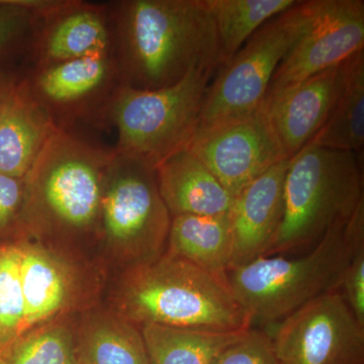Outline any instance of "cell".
I'll list each match as a JSON object with an SVG mask.
<instances>
[{
    "mask_svg": "<svg viewBox=\"0 0 364 364\" xmlns=\"http://www.w3.org/2000/svg\"><path fill=\"white\" fill-rule=\"evenodd\" d=\"M112 20L122 85L160 90L223 64L217 28L200 0H124Z\"/></svg>",
    "mask_w": 364,
    "mask_h": 364,
    "instance_id": "obj_1",
    "label": "cell"
},
{
    "mask_svg": "<svg viewBox=\"0 0 364 364\" xmlns=\"http://www.w3.org/2000/svg\"><path fill=\"white\" fill-rule=\"evenodd\" d=\"M361 242L364 200L346 224L332 228L304 255L260 256L228 270L225 279L252 325L267 327L321 294L339 291L345 268Z\"/></svg>",
    "mask_w": 364,
    "mask_h": 364,
    "instance_id": "obj_2",
    "label": "cell"
},
{
    "mask_svg": "<svg viewBox=\"0 0 364 364\" xmlns=\"http://www.w3.org/2000/svg\"><path fill=\"white\" fill-rule=\"evenodd\" d=\"M119 309V316L135 325L225 333L252 328L226 279L165 252L129 270Z\"/></svg>",
    "mask_w": 364,
    "mask_h": 364,
    "instance_id": "obj_3",
    "label": "cell"
},
{
    "mask_svg": "<svg viewBox=\"0 0 364 364\" xmlns=\"http://www.w3.org/2000/svg\"><path fill=\"white\" fill-rule=\"evenodd\" d=\"M363 186L356 153L306 144L289 159L282 224L264 256L310 250L349 221L364 200Z\"/></svg>",
    "mask_w": 364,
    "mask_h": 364,
    "instance_id": "obj_4",
    "label": "cell"
},
{
    "mask_svg": "<svg viewBox=\"0 0 364 364\" xmlns=\"http://www.w3.org/2000/svg\"><path fill=\"white\" fill-rule=\"evenodd\" d=\"M114 150H105L60 129L23 177L18 225L87 231L100 223L105 181Z\"/></svg>",
    "mask_w": 364,
    "mask_h": 364,
    "instance_id": "obj_5",
    "label": "cell"
},
{
    "mask_svg": "<svg viewBox=\"0 0 364 364\" xmlns=\"http://www.w3.org/2000/svg\"><path fill=\"white\" fill-rule=\"evenodd\" d=\"M214 73L189 72L176 85L155 90L119 85L107 105L116 124V150L156 167L188 149L200 124L205 90Z\"/></svg>",
    "mask_w": 364,
    "mask_h": 364,
    "instance_id": "obj_6",
    "label": "cell"
},
{
    "mask_svg": "<svg viewBox=\"0 0 364 364\" xmlns=\"http://www.w3.org/2000/svg\"><path fill=\"white\" fill-rule=\"evenodd\" d=\"M306 14V1H298L270 18L215 70L205 90L198 131L259 109L277 67L305 25Z\"/></svg>",
    "mask_w": 364,
    "mask_h": 364,
    "instance_id": "obj_7",
    "label": "cell"
},
{
    "mask_svg": "<svg viewBox=\"0 0 364 364\" xmlns=\"http://www.w3.org/2000/svg\"><path fill=\"white\" fill-rule=\"evenodd\" d=\"M100 224L109 242L135 261L133 267L164 254L171 217L160 196L154 167L114 149Z\"/></svg>",
    "mask_w": 364,
    "mask_h": 364,
    "instance_id": "obj_8",
    "label": "cell"
},
{
    "mask_svg": "<svg viewBox=\"0 0 364 364\" xmlns=\"http://www.w3.org/2000/svg\"><path fill=\"white\" fill-rule=\"evenodd\" d=\"M267 328L282 364H364V327L340 291L321 294Z\"/></svg>",
    "mask_w": 364,
    "mask_h": 364,
    "instance_id": "obj_9",
    "label": "cell"
},
{
    "mask_svg": "<svg viewBox=\"0 0 364 364\" xmlns=\"http://www.w3.org/2000/svg\"><path fill=\"white\" fill-rule=\"evenodd\" d=\"M306 21L273 75L269 90L341 65L364 50L363 0H309Z\"/></svg>",
    "mask_w": 364,
    "mask_h": 364,
    "instance_id": "obj_10",
    "label": "cell"
},
{
    "mask_svg": "<svg viewBox=\"0 0 364 364\" xmlns=\"http://www.w3.org/2000/svg\"><path fill=\"white\" fill-rule=\"evenodd\" d=\"M188 149L234 198L273 165L287 159L262 105L247 117L196 132Z\"/></svg>",
    "mask_w": 364,
    "mask_h": 364,
    "instance_id": "obj_11",
    "label": "cell"
},
{
    "mask_svg": "<svg viewBox=\"0 0 364 364\" xmlns=\"http://www.w3.org/2000/svg\"><path fill=\"white\" fill-rule=\"evenodd\" d=\"M344 63L284 88L268 91L262 105L287 159L324 126L344 85Z\"/></svg>",
    "mask_w": 364,
    "mask_h": 364,
    "instance_id": "obj_12",
    "label": "cell"
},
{
    "mask_svg": "<svg viewBox=\"0 0 364 364\" xmlns=\"http://www.w3.org/2000/svg\"><path fill=\"white\" fill-rule=\"evenodd\" d=\"M289 161L284 159L273 165L235 196L229 213L233 235L230 269L264 256L272 247L284 215Z\"/></svg>",
    "mask_w": 364,
    "mask_h": 364,
    "instance_id": "obj_13",
    "label": "cell"
},
{
    "mask_svg": "<svg viewBox=\"0 0 364 364\" xmlns=\"http://www.w3.org/2000/svg\"><path fill=\"white\" fill-rule=\"evenodd\" d=\"M116 79L119 81L112 50L38 66L33 77L26 83L33 97L55 121L59 114H75L85 111L91 102L111 90Z\"/></svg>",
    "mask_w": 364,
    "mask_h": 364,
    "instance_id": "obj_14",
    "label": "cell"
},
{
    "mask_svg": "<svg viewBox=\"0 0 364 364\" xmlns=\"http://www.w3.org/2000/svg\"><path fill=\"white\" fill-rule=\"evenodd\" d=\"M38 66L112 51V31L105 6L55 1L39 23Z\"/></svg>",
    "mask_w": 364,
    "mask_h": 364,
    "instance_id": "obj_15",
    "label": "cell"
},
{
    "mask_svg": "<svg viewBox=\"0 0 364 364\" xmlns=\"http://www.w3.org/2000/svg\"><path fill=\"white\" fill-rule=\"evenodd\" d=\"M59 130L26 81L4 83L0 104V172L23 178Z\"/></svg>",
    "mask_w": 364,
    "mask_h": 364,
    "instance_id": "obj_16",
    "label": "cell"
},
{
    "mask_svg": "<svg viewBox=\"0 0 364 364\" xmlns=\"http://www.w3.org/2000/svg\"><path fill=\"white\" fill-rule=\"evenodd\" d=\"M158 189L170 217L229 215L234 196L191 150L155 167Z\"/></svg>",
    "mask_w": 364,
    "mask_h": 364,
    "instance_id": "obj_17",
    "label": "cell"
},
{
    "mask_svg": "<svg viewBox=\"0 0 364 364\" xmlns=\"http://www.w3.org/2000/svg\"><path fill=\"white\" fill-rule=\"evenodd\" d=\"M166 245L165 253L225 279L233 255L229 215L172 218Z\"/></svg>",
    "mask_w": 364,
    "mask_h": 364,
    "instance_id": "obj_18",
    "label": "cell"
},
{
    "mask_svg": "<svg viewBox=\"0 0 364 364\" xmlns=\"http://www.w3.org/2000/svg\"><path fill=\"white\" fill-rule=\"evenodd\" d=\"M18 245L26 328L28 330L50 322L65 308L70 299L71 279L67 268L49 251L26 242Z\"/></svg>",
    "mask_w": 364,
    "mask_h": 364,
    "instance_id": "obj_19",
    "label": "cell"
},
{
    "mask_svg": "<svg viewBox=\"0 0 364 364\" xmlns=\"http://www.w3.org/2000/svg\"><path fill=\"white\" fill-rule=\"evenodd\" d=\"M240 332H210L156 324L141 326L150 364H214Z\"/></svg>",
    "mask_w": 364,
    "mask_h": 364,
    "instance_id": "obj_20",
    "label": "cell"
},
{
    "mask_svg": "<svg viewBox=\"0 0 364 364\" xmlns=\"http://www.w3.org/2000/svg\"><path fill=\"white\" fill-rule=\"evenodd\" d=\"M344 69V85L336 105L310 143L356 153L364 144V50L347 59Z\"/></svg>",
    "mask_w": 364,
    "mask_h": 364,
    "instance_id": "obj_21",
    "label": "cell"
},
{
    "mask_svg": "<svg viewBox=\"0 0 364 364\" xmlns=\"http://www.w3.org/2000/svg\"><path fill=\"white\" fill-rule=\"evenodd\" d=\"M79 364H150L141 329L121 316H97L76 339Z\"/></svg>",
    "mask_w": 364,
    "mask_h": 364,
    "instance_id": "obj_22",
    "label": "cell"
},
{
    "mask_svg": "<svg viewBox=\"0 0 364 364\" xmlns=\"http://www.w3.org/2000/svg\"><path fill=\"white\" fill-rule=\"evenodd\" d=\"M214 21L223 63L231 58L267 21L298 4L296 0H200Z\"/></svg>",
    "mask_w": 364,
    "mask_h": 364,
    "instance_id": "obj_23",
    "label": "cell"
},
{
    "mask_svg": "<svg viewBox=\"0 0 364 364\" xmlns=\"http://www.w3.org/2000/svg\"><path fill=\"white\" fill-rule=\"evenodd\" d=\"M0 364H79L75 337L61 323L31 328L0 351Z\"/></svg>",
    "mask_w": 364,
    "mask_h": 364,
    "instance_id": "obj_24",
    "label": "cell"
},
{
    "mask_svg": "<svg viewBox=\"0 0 364 364\" xmlns=\"http://www.w3.org/2000/svg\"><path fill=\"white\" fill-rule=\"evenodd\" d=\"M18 243H0V351L26 331Z\"/></svg>",
    "mask_w": 364,
    "mask_h": 364,
    "instance_id": "obj_25",
    "label": "cell"
},
{
    "mask_svg": "<svg viewBox=\"0 0 364 364\" xmlns=\"http://www.w3.org/2000/svg\"><path fill=\"white\" fill-rule=\"evenodd\" d=\"M214 364H282L265 329H248L227 347Z\"/></svg>",
    "mask_w": 364,
    "mask_h": 364,
    "instance_id": "obj_26",
    "label": "cell"
},
{
    "mask_svg": "<svg viewBox=\"0 0 364 364\" xmlns=\"http://www.w3.org/2000/svg\"><path fill=\"white\" fill-rule=\"evenodd\" d=\"M40 20L33 1L0 0V56L31 30L37 28Z\"/></svg>",
    "mask_w": 364,
    "mask_h": 364,
    "instance_id": "obj_27",
    "label": "cell"
},
{
    "mask_svg": "<svg viewBox=\"0 0 364 364\" xmlns=\"http://www.w3.org/2000/svg\"><path fill=\"white\" fill-rule=\"evenodd\" d=\"M339 291L359 324L364 327V242L356 247L345 268Z\"/></svg>",
    "mask_w": 364,
    "mask_h": 364,
    "instance_id": "obj_28",
    "label": "cell"
},
{
    "mask_svg": "<svg viewBox=\"0 0 364 364\" xmlns=\"http://www.w3.org/2000/svg\"><path fill=\"white\" fill-rule=\"evenodd\" d=\"M23 196V178H14L0 172V239L18 226Z\"/></svg>",
    "mask_w": 364,
    "mask_h": 364,
    "instance_id": "obj_29",
    "label": "cell"
},
{
    "mask_svg": "<svg viewBox=\"0 0 364 364\" xmlns=\"http://www.w3.org/2000/svg\"><path fill=\"white\" fill-rule=\"evenodd\" d=\"M4 83L0 82V104H1L2 93H4Z\"/></svg>",
    "mask_w": 364,
    "mask_h": 364,
    "instance_id": "obj_30",
    "label": "cell"
}]
</instances>
